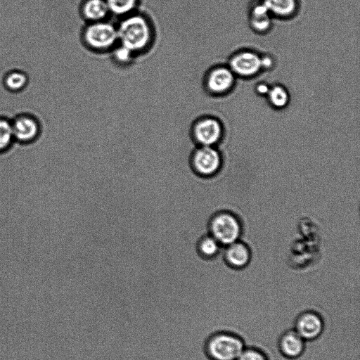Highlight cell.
I'll return each mask as SVG.
<instances>
[{
  "mask_svg": "<svg viewBox=\"0 0 360 360\" xmlns=\"http://www.w3.org/2000/svg\"><path fill=\"white\" fill-rule=\"evenodd\" d=\"M119 44L136 56L151 47L155 32L151 21L137 11L121 18L117 25Z\"/></svg>",
  "mask_w": 360,
  "mask_h": 360,
  "instance_id": "1",
  "label": "cell"
},
{
  "mask_svg": "<svg viewBox=\"0 0 360 360\" xmlns=\"http://www.w3.org/2000/svg\"><path fill=\"white\" fill-rule=\"evenodd\" d=\"M246 345L240 333L229 329H221L207 336L202 351L207 360H236Z\"/></svg>",
  "mask_w": 360,
  "mask_h": 360,
  "instance_id": "2",
  "label": "cell"
},
{
  "mask_svg": "<svg viewBox=\"0 0 360 360\" xmlns=\"http://www.w3.org/2000/svg\"><path fill=\"white\" fill-rule=\"evenodd\" d=\"M82 39L92 51H111L119 44L117 25L108 20L89 22L82 32Z\"/></svg>",
  "mask_w": 360,
  "mask_h": 360,
  "instance_id": "3",
  "label": "cell"
},
{
  "mask_svg": "<svg viewBox=\"0 0 360 360\" xmlns=\"http://www.w3.org/2000/svg\"><path fill=\"white\" fill-rule=\"evenodd\" d=\"M224 133L222 122L213 115L200 116L191 127V138L199 146H214L221 141Z\"/></svg>",
  "mask_w": 360,
  "mask_h": 360,
  "instance_id": "4",
  "label": "cell"
},
{
  "mask_svg": "<svg viewBox=\"0 0 360 360\" xmlns=\"http://www.w3.org/2000/svg\"><path fill=\"white\" fill-rule=\"evenodd\" d=\"M237 77L227 64L211 67L203 78V86L207 94L213 96H224L231 92Z\"/></svg>",
  "mask_w": 360,
  "mask_h": 360,
  "instance_id": "5",
  "label": "cell"
},
{
  "mask_svg": "<svg viewBox=\"0 0 360 360\" xmlns=\"http://www.w3.org/2000/svg\"><path fill=\"white\" fill-rule=\"evenodd\" d=\"M226 64L237 78L252 79L262 72L261 53L250 49L235 51Z\"/></svg>",
  "mask_w": 360,
  "mask_h": 360,
  "instance_id": "6",
  "label": "cell"
},
{
  "mask_svg": "<svg viewBox=\"0 0 360 360\" xmlns=\"http://www.w3.org/2000/svg\"><path fill=\"white\" fill-rule=\"evenodd\" d=\"M188 162L194 174L201 177H208L219 171L221 158L214 146H197L191 153Z\"/></svg>",
  "mask_w": 360,
  "mask_h": 360,
  "instance_id": "7",
  "label": "cell"
},
{
  "mask_svg": "<svg viewBox=\"0 0 360 360\" xmlns=\"http://www.w3.org/2000/svg\"><path fill=\"white\" fill-rule=\"evenodd\" d=\"M292 328L307 342L319 339L326 328L323 315L313 309L300 311L295 318Z\"/></svg>",
  "mask_w": 360,
  "mask_h": 360,
  "instance_id": "8",
  "label": "cell"
},
{
  "mask_svg": "<svg viewBox=\"0 0 360 360\" xmlns=\"http://www.w3.org/2000/svg\"><path fill=\"white\" fill-rule=\"evenodd\" d=\"M210 235L219 243L230 245L238 238L240 225L238 220L231 214L220 212L216 214L210 221Z\"/></svg>",
  "mask_w": 360,
  "mask_h": 360,
  "instance_id": "9",
  "label": "cell"
},
{
  "mask_svg": "<svg viewBox=\"0 0 360 360\" xmlns=\"http://www.w3.org/2000/svg\"><path fill=\"white\" fill-rule=\"evenodd\" d=\"M307 342L292 328L283 331L277 340L279 354L288 360L300 359L305 352Z\"/></svg>",
  "mask_w": 360,
  "mask_h": 360,
  "instance_id": "10",
  "label": "cell"
},
{
  "mask_svg": "<svg viewBox=\"0 0 360 360\" xmlns=\"http://www.w3.org/2000/svg\"><path fill=\"white\" fill-rule=\"evenodd\" d=\"M14 140L21 143L34 141L39 134L38 121L32 115L22 114L18 115L11 122Z\"/></svg>",
  "mask_w": 360,
  "mask_h": 360,
  "instance_id": "11",
  "label": "cell"
},
{
  "mask_svg": "<svg viewBox=\"0 0 360 360\" xmlns=\"http://www.w3.org/2000/svg\"><path fill=\"white\" fill-rule=\"evenodd\" d=\"M248 17L250 28L257 34H266L273 26L274 18L262 1L251 5Z\"/></svg>",
  "mask_w": 360,
  "mask_h": 360,
  "instance_id": "12",
  "label": "cell"
},
{
  "mask_svg": "<svg viewBox=\"0 0 360 360\" xmlns=\"http://www.w3.org/2000/svg\"><path fill=\"white\" fill-rule=\"evenodd\" d=\"M80 13L86 23L108 20L110 15L105 0H84Z\"/></svg>",
  "mask_w": 360,
  "mask_h": 360,
  "instance_id": "13",
  "label": "cell"
},
{
  "mask_svg": "<svg viewBox=\"0 0 360 360\" xmlns=\"http://www.w3.org/2000/svg\"><path fill=\"white\" fill-rule=\"evenodd\" d=\"M274 18L288 20L298 11L297 0H261Z\"/></svg>",
  "mask_w": 360,
  "mask_h": 360,
  "instance_id": "14",
  "label": "cell"
},
{
  "mask_svg": "<svg viewBox=\"0 0 360 360\" xmlns=\"http://www.w3.org/2000/svg\"><path fill=\"white\" fill-rule=\"evenodd\" d=\"M265 97L269 105L275 110L285 109L290 101L288 89L284 85L278 83L270 85Z\"/></svg>",
  "mask_w": 360,
  "mask_h": 360,
  "instance_id": "15",
  "label": "cell"
},
{
  "mask_svg": "<svg viewBox=\"0 0 360 360\" xmlns=\"http://www.w3.org/2000/svg\"><path fill=\"white\" fill-rule=\"evenodd\" d=\"M226 259L234 268L244 267L250 259L249 250L244 244L234 242L229 245L226 251Z\"/></svg>",
  "mask_w": 360,
  "mask_h": 360,
  "instance_id": "16",
  "label": "cell"
},
{
  "mask_svg": "<svg viewBox=\"0 0 360 360\" xmlns=\"http://www.w3.org/2000/svg\"><path fill=\"white\" fill-rule=\"evenodd\" d=\"M111 15L123 18L135 11L139 0H105Z\"/></svg>",
  "mask_w": 360,
  "mask_h": 360,
  "instance_id": "17",
  "label": "cell"
},
{
  "mask_svg": "<svg viewBox=\"0 0 360 360\" xmlns=\"http://www.w3.org/2000/svg\"><path fill=\"white\" fill-rule=\"evenodd\" d=\"M219 244L217 240L211 235L204 236L197 242V252L202 258L209 259L213 257L219 251Z\"/></svg>",
  "mask_w": 360,
  "mask_h": 360,
  "instance_id": "18",
  "label": "cell"
},
{
  "mask_svg": "<svg viewBox=\"0 0 360 360\" xmlns=\"http://www.w3.org/2000/svg\"><path fill=\"white\" fill-rule=\"evenodd\" d=\"M4 83L6 89L12 91L22 89L27 83L26 75L20 71L8 72L4 77Z\"/></svg>",
  "mask_w": 360,
  "mask_h": 360,
  "instance_id": "19",
  "label": "cell"
},
{
  "mask_svg": "<svg viewBox=\"0 0 360 360\" xmlns=\"http://www.w3.org/2000/svg\"><path fill=\"white\" fill-rule=\"evenodd\" d=\"M13 140L11 122L0 118V153L8 149Z\"/></svg>",
  "mask_w": 360,
  "mask_h": 360,
  "instance_id": "20",
  "label": "cell"
},
{
  "mask_svg": "<svg viewBox=\"0 0 360 360\" xmlns=\"http://www.w3.org/2000/svg\"><path fill=\"white\" fill-rule=\"evenodd\" d=\"M236 360H271L267 352L256 345H246Z\"/></svg>",
  "mask_w": 360,
  "mask_h": 360,
  "instance_id": "21",
  "label": "cell"
},
{
  "mask_svg": "<svg viewBox=\"0 0 360 360\" xmlns=\"http://www.w3.org/2000/svg\"><path fill=\"white\" fill-rule=\"evenodd\" d=\"M110 52L112 60L117 65L122 66L131 63L135 56H136L129 49L120 44L113 48Z\"/></svg>",
  "mask_w": 360,
  "mask_h": 360,
  "instance_id": "22",
  "label": "cell"
},
{
  "mask_svg": "<svg viewBox=\"0 0 360 360\" xmlns=\"http://www.w3.org/2000/svg\"><path fill=\"white\" fill-rule=\"evenodd\" d=\"M275 59L270 54H261V65L262 71L271 70L275 67Z\"/></svg>",
  "mask_w": 360,
  "mask_h": 360,
  "instance_id": "23",
  "label": "cell"
},
{
  "mask_svg": "<svg viewBox=\"0 0 360 360\" xmlns=\"http://www.w3.org/2000/svg\"><path fill=\"white\" fill-rule=\"evenodd\" d=\"M270 85L271 84L265 82H260L255 85V92L261 96H266L270 88Z\"/></svg>",
  "mask_w": 360,
  "mask_h": 360,
  "instance_id": "24",
  "label": "cell"
}]
</instances>
